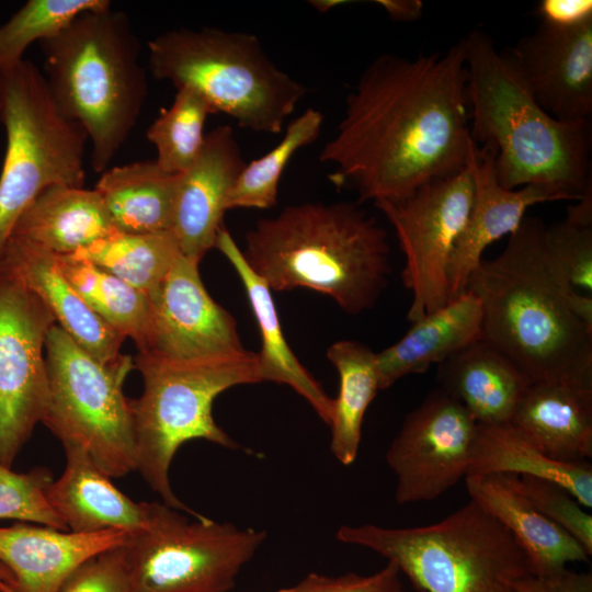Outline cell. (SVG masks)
<instances>
[{
    "mask_svg": "<svg viewBox=\"0 0 592 592\" xmlns=\"http://www.w3.org/2000/svg\"><path fill=\"white\" fill-rule=\"evenodd\" d=\"M474 145L460 39L444 53L377 56L319 159L332 168L330 182L356 191L358 202H398L463 171Z\"/></svg>",
    "mask_w": 592,
    "mask_h": 592,
    "instance_id": "1",
    "label": "cell"
},
{
    "mask_svg": "<svg viewBox=\"0 0 592 592\" xmlns=\"http://www.w3.org/2000/svg\"><path fill=\"white\" fill-rule=\"evenodd\" d=\"M546 225L525 217L503 251L482 261L466 291L480 301L481 340L531 379L592 386V331L573 315L576 289L551 254Z\"/></svg>",
    "mask_w": 592,
    "mask_h": 592,
    "instance_id": "2",
    "label": "cell"
},
{
    "mask_svg": "<svg viewBox=\"0 0 592 592\" xmlns=\"http://www.w3.org/2000/svg\"><path fill=\"white\" fill-rule=\"evenodd\" d=\"M462 42L470 136L493 150L500 185H535L561 201H579L592 184L590 119L565 122L548 114L488 33L473 30Z\"/></svg>",
    "mask_w": 592,
    "mask_h": 592,
    "instance_id": "3",
    "label": "cell"
},
{
    "mask_svg": "<svg viewBox=\"0 0 592 592\" xmlns=\"http://www.w3.org/2000/svg\"><path fill=\"white\" fill-rule=\"evenodd\" d=\"M244 240L247 264L271 291L309 288L350 315L375 306L391 271L387 232L357 203L288 205Z\"/></svg>",
    "mask_w": 592,
    "mask_h": 592,
    "instance_id": "4",
    "label": "cell"
},
{
    "mask_svg": "<svg viewBox=\"0 0 592 592\" xmlns=\"http://www.w3.org/2000/svg\"><path fill=\"white\" fill-rule=\"evenodd\" d=\"M39 45L50 95L84 128L91 167L102 173L136 125L148 93L130 20L112 7L89 10Z\"/></svg>",
    "mask_w": 592,
    "mask_h": 592,
    "instance_id": "5",
    "label": "cell"
},
{
    "mask_svg": "<svg viewBox=\"0 0 592 592\" xmlns=\"http://www.w3.org/2000/svg\"><path fill=\"white\" fill-rule=\"evenodd\" d=\"M134 367L143 378L140 396L129 400L136 470L163 503L201 519L204 515L184 504L172 489V460L192 440L240 448L216 423L213 403L234 386L262 383L257 353L198 361H167L137 353Z\"/></svg>",
    "mask_w": 592,
    "mask_h": 592,
    "instance_id": "6",
    "label": "cell"
},
{
    "mask_svg": "<svg viewBox=\"0 0 592 592\" xmlns=\"http://www.w3.org/2000/svg\"><path fill=\"white\" fill-rule=\"evenodd\" d=\"M148 65L156 79L194 89L215 113L257 133L280 134L307 93L247 32L169 30L149 41Z\"/></svg>",
    "mask_w": 592,
    "mask_h": 592,
    "instance_id": "7",
    "label": "cell"
},
{
    "mask_svg": "<svg viewBox=\"0 0 592 592\" xmlns=\"http://www.w3.org/2000/svg\"><path fill=\"white\" fill-rule=\"evenodd\" d=\"M335 537L386 558L422 592H517L533 574L511 534L471 500L433 524L342 525Z\"/></svg>",
    "mask_w": 592,
    "mask_h": 592,
    "instance_id": "8",
    "label": "cell"
},
{
    "mask_svg": "<svg viewBox=\"0 0 592 592\" xmlns=\"http://www.w3.org/2000/svg\"><path fill=\"white\" fill-rule=\"evenodd\" d=\"M0 252L25 207L54 185L82 187L84 128L56 105L43 72L25 59L0 70Z\"/></svg>",
    "mask_w": 592,
    "mask_h": 592,
    "instance_id": "9",
    "label": "cell"
},
{
    "mask_svg": "<svg viewBox=\"0 0 592 592\" xmlns=\"http://www.w3.org/2000/svg\"><path fill=\"white\" fill-rule=\"evenodd\" d=\"M45 361V426L61 444L83 447L112 478L136 470L132 412L123 392L134 360L122 354L102 363L55 323L46 338Z\"/></svg>",
    "mask_w": 592,
    "mask_h": 592,
    "instance_id": "10",
    "label": "cell"
},
{
    "mask_svg": "<svg viewBox=\"0 0 592 592\" xmlns=\"http://www.w3.org/2000/svg\"><path fill=\"white\" fill-rule=\"evenodd\" d=\"M145 509V526L124 545L130 592H231L266 538L207 516L192 521L163 502Z\"/></svg>",
    "mask_w": 592,
    "mask_h": 592,
    "instance_id": "11",
    "label": "cell"
},
{
    "mask_svg": "<svg viewBox=\"0 0 592 592\" xmlns=\"http://www.w3.org/2000/svg\"><path fill=\"white\" fill-rule=\"evenodd\" d=\"M471 200L469 162L463 171L426 183L405 200L374 203L394 227L405 254L401 278L412 293L407 312L411 323L451 301L447 267Z\"/></svg>",
    "mask_w": 592,
    "mask_h": 592,
    "instance_id": "12",
    "label": "cell"
},
{
    "mask_svg": "<svg viewBox=\"0 0 592 592\" xmlns=\"http://www.w3.org/2000/svg\"><path fill=\"white\" fill-rule=\"evenodd\" d=\"M55 323L32 291L0 273V462L8 467L47 407L45 342Z\"/></svg>",
    "mask_w": 592,
    "mask_h": 592,
    "instance_id": "13",
    "label": "cell"
},
{
    "mask_svg": "<svg viewBox=\"0 0 592 592\" xmlns=\"http://www.w3.org/2000/svg\"><path fill=\"white\" fill-rule=\"evenodd\" d=\"M477 422L442 389L408 413L386 462L396 476L399 504L432 501L468 475Z\"/></svg>",
    "mask_w": 592,
    "mask_h": 592,
    "instance_id": "14",
    "label": "cell"
},
{
    "mask_svg": "<svg viewBox=\"0 0 592 592\" xmlns=\"http://www.w3.org/2000/svg\"><path fill=\"white\" fill-rule=\"evenodd\" d=\"M148 299V328L138 353L167 361H198L248 351L235 318L206 291L198 263L183 254Z\"/></svg>",
    "mask_w": 592,
    "mask_h": 592,
    "instance_id": "15",
    "label": "cell"
},
{
    "mask_svg": "<svg viewBox=\"0 0 592 592\" xmlns=\"http://www.w3.org/2000/svg\"><path fill=\"white\" fill-rule=\"evenodd\" d=\"M536 102L553 117L592 113V19L572 27L542 22L508 52Z\"/></svg>",
    "mask_w": 592,
    "mask_h": 592,
    "instance_id": "16",
    "label": "cell"
},
{
    "mask_svg": "<svg viewBox=\"0 0 592 592\" xmlns=\"http://www.w3.org/2000/svg\"><path fill=\"white\" fill-rule=\"evenodd\" d=\"M244 164L234 129L219 125L205 134L196 159L178 175L170 231L185 258L200 264L215 248L230 191Z\"/></svg>",
    "mask_w": 592,
    "mask_h": 592,
    "instance_id": "17",
    "label": "cell"
},
{
    "mask_svg": "<svg viewBox=\"0 0 592 592\" xmlns=\"http://www.w3.org/2000/svg\"><path fill=\"white\" fill-rule=\"evenodd\" d=\"M494 152L474 145L470 159L473 200L463 231L447 267L451 300L466 292L471 273L482 262V253L492 242L513 234L533 205L561 201L547 190L526 185L515 190L502 187L494 171Z\"/></svg>",
    "mask_w": 592,
    "mask_h": 592,
    "instance_id": "18",
    "label": "cell"
},
{
    "mask_svg": "<svg viewBox=\"0 0 592 592\" xmlns=\"http://www.w3.org/2000/svg\"><path fill=\"white\" fill-rule=\"evenodd\" d=\"M0 273L18 278L49 310L58 326L102 363L121 357L125 338L98 317L60 272L56 254L10 237L0 252Z\"/></svg>",
    "mask_w": 592,
    "mask_h": 592,
    "instance_id": "19",
    "label": "cell"
},
{
    "mask_svg": "<svg viewBox=\"0 0 592 592\" xmlns=\"http://www.w3.org/2000/svg\"><path fill=\"white\" fill-rule=\"evenodd\" d=\"M128 533H76L16 522L0 526V562L13 574L15 592H59L89 558L126 543Z\"/></svg>",
    "mask_w": 592,
    "mask_h": 592,
    "instance_id": "20",
    "label": "cell"
},
{
    "mask_svg": "<svg viewBox=\"0 0 592 592\" xmlns=\"http://www.w3.org/2000/svg\"><path fill=\"white\" fill-rule=\"evenodd\" d=\"M470 500L494 517L526 555L534 576L560 571L590 556L569 533L544 516L523 493L519 476L467 475Z\"/></svg>",
    "mask_w": 592,
    "mask_h": 592,
    "instance_id": "21",
    "label": "cell"
},
{
    "mask_svg": "<svg viewBox=\"0 0 592 592\" xmlns=\"http://www.w3.org/2000/svg\"><path fill=\"white\" fill-rule=\"evenodd\" d=\"M66 465L53 480L47 498L68 531L95 533L119 530L128 535L146 523L145 502H135L114 486L111 478L81 446L62 444Z\"/></svg>",
    "mask_w": 592,
    "mask_h": 592,
    "instance_id": "22",
    "label": "cell"
},
{
    "mask_svg": "<svg viewBox=\"0 0 592 592\" xmlns=\"http://www.w3.org/2000/svg\"><path fill=\"white\" fill-rule=\"evenodd\" d=\"M510 422L556 460H588L592 457V386L532 383Z\"/></svg>",
    "mask_w": 592,
    "mask_h": 592,
    "instance_id": "23",
    "label": "cell"
},
{
    "mask_svg": "<svg viewBox=\"0 0 592 592\" xmlns=\"http://www.w3.org/2000/svg\"><path fill=\"white\" fill-rule=\"evenodd\" d=\"M440 389L481 424L510 422L532 384L508 356L479 340L437 364Z\"/></svg>",
    "mask_w": 592,
    "mask_h": 592,
    "instance_id": "24",
    "label": "cell"
},
{
    "mask_svg": "<svg viewBox=\"0 0 592 592\" xmlns=\"http://www.w3.org/2000/svg\"><path fill=\"white\" fill-rule=\"evenodd\" d=\"M479 299L466 291L440 309L412 322L395 344L376 353L379 389L398 379L420 374L481 340Z\"/></svg>",
    "mask_w": 592,
    "mask_h": 592,
    "instance_id": "25",
    "label": "cell"
},
{
    "mask_svg": "<svg viewBox=\"0 0 592 592\" xmlns=\"http://www.w3.org/2000/svg\"><path fill=\"white\" fill-rule=\"evenodd\" d=\"M115 231L95 189L54 185L42 191L25 207L10 237L56 255H72Z\"/></svg>",
    "mask_w": 592,
    "mask_h": 592,
    "instance_id": "26",
    "label": "cell"
},
{
    "mask_svg": "<svg viewBox=\"0 0 592 592\" xmlns=\"http://www.w3.org/2000/svg\"><path fill=\"white\" fill-rule=\"evenodd\" d=\"M215 248L236 270L255 317L261 334V350L257 353V361L262 383L273 382L289 386L329 425L333 399L304 367L287 344L271 288L247 264L241 249L225 227L218 235Z\"/></svg>",
    "mask_w": 592,
    "mask_h": 592,
    "instance_id": "27",
    "label": "cell"
},
{
    "mask_svg": "<svg viewBox=\"0 0 592 592\" xmlns=\"http://www.w3.org/2000/svg\"><path fill=\"white\" fill-rule=\"evenodd\" d=\"M491 474L549 480L565 488L585 509L592 508L590 462L554 459L511 422L477 423L468 475Z\"/></svg>",
    "mask_w": 592,
    "mask_h": 592,
    "instance_id": "28",
    "label": "cell"
},
{
    "mask_svg": "<svg viewBox=\"0 0 592 592\" xmlns=\"http://www.w3.org/2000/svg\"><path fill=\"white\" fill-rule=\"evenodd\" d=\"M179 174L164 172L152 160L107 168L95 190L118 232L170 231Z\"/></svg>",
    "mask_w": 592,
    "mask_h": 592,
    "instance_id": "29",
    "label": "cell"
},
{
    "mask_svg": "<svg viewBox=\"0 0 592 592\" xmlns=\"http://www.w3.org/2000/svg\"><path fill=\"white\" fill-rule=\"evenodd\" d=\"M327 357L339 375L329 423L330 451L340 464L350 466L358 454L365 412L380 390L376 353L358 341L340 340L329 346Z\"/></svg>",
    "mask_w": 592,
    "mask_h": 592,
    "instance_id": "30",
    "label": "cell"
},
{
    "mask_svg": "<svg viewBox=\"0 0 592 592\" xmlns=\"http://www.w3.org/2000/svg\"><path fill=\"white\" fill-rule=\"evenodd\" d=\"M57 264L87 306L137 350L144 344L148 321V296L125 281L72 255H56Z\"/></svg>",
    "mask_w": 592,
    "mask_h": 592,
    "instance_id": "31",
    "label": "cell"
},
{
    "mask_svg": "<svg viewBox=\"0 0 592 592\" xmlns=\"http://www.w3.org/2000/svg\"><path fill=\"white\" fill-rule=\"evenodd\" d=\"M180 254L171 231H115L77 251L72 257L95 264L148 296L161 283Z\"/></svg>",
    "mask_w": 592,
    "mask_h": 592,
    "instance_id": "32",
    "label": "cell"
},
{
    "mask_svg": "<svg viewBox=\"0 0 592 592\" xmlns=\"http://www.w3.org/2000/svg\"><path fill=\"white\" fill-rule=\"evenodd\" d=\"M323 121L322 113L312 107L294 118L274 148L244 164L230 191L227 210L267 209L275 206L278 183L285 167L299 149L319 137Z\"/></svg>",
    "mask_w": 592,
    "mask_h": 592,
    "instance_id": "33",
    "label": "cell"
},
{
    "mask_svg": "<svg viewBox=\"0 0 592 592\" xmlns=\"http://www.w3.org/2000/svg\"><path fill=\"white\" fill-rule=\"evenodd\" d=\"M214 113L194 89H177L171 105L160 112L146 133L157 151L155 160L164 172L180 174L193 163L205 139V122Z\"/></svg>",
    "mask_w": 592,
    "mask_h": 592,
    "instance_id": "34",
    "label": "cell"
},
{
    "mask_svg": "<svg viewBox=\"0 0 592 592\" xmlns=\"http://www.w3.org/2000/svg\"><path fill=\"white\" fill-rule=\"evenodd\" d=\"M111 7L109 0H29L0 24V70L23 58L26 48L52 37L82 12Z\"/></svg>",
    "mask_w": 592,
    "mask_h": 592,
    "instance_id": "35",
    "label": "cell"
},
{
    "mask_svg": "<svg viewBox=\"0 0 592 592\" xmlns=\"http://www.w3.org/2000/svg\"><path fill=\"white\" fill-rule=\"evenodd\" d=\"M53 480L47 467L37 466L26 473H18L0 462V520L68 531L47 498Z\"/></svg>",
    "mask_w": 592,
    "mask_h": 592,
    "instance_id": "36",
    "label": "cell"
},
{
    "mask_svg": "<svg viewBox=\"0 0 592 592\" xmlns=\"http://www.w3.org/2000/svg\"><path fill=\"white\" fill-rule=\"evenodd\" d=\"M520 487L533 505L592 554V515L565 488L546 479L521 476Z\"/></svg>",
    "mask_w": 592,
    "mask_h": 592,
    "instance_id": "37",
    "label": "cell"
},
{
    "mask_svg": "<svg viewBox=\"0 0 592 592\" xmlns=\"http://www.w3.org/2000/svg\"><path fill=\"white\" fill-rule=\"evenodd\" d=\"M547 246L569 283L592 295V225L565 218L546 226Z\"/></svg>",
    "mask_w": 592,
    "mask_h": 592,
    "instance_id": "38",
    "label": "cell"
},
{
    "mask_svg": "<svg viewBox=\"0 0 592 592\" xmlns=\"http://www.w3.org/2000/svg\"><path fill=\"white\" fill-rule=\"evenodd\" d=\"M124 545L86 560L66 579L59 592H130Z\"/></svg>",
    "mask_w": 592,
    "mask_h": 592,
    "instance_id": "39",
    "label": "cell"
},
{
    "mask_svg": "<svg viewBox=\"0 0 592 592\" xmlns=\"http://www.w3.org/2000/svg\"><path fill=\"white\" fill-rule=\"evenodd\" d=\"M278 592H403L398 568L387 562L380 570L363 576L345 573L326 576L311 572L295 585Z\"/></svg>",
    "mask_w": 592,
    "mask_h": 592,
    "instance_id": "40",
    "label": "cell"
},
{
    "mask_svg": "<svg viewBox=\"0 0 592 592\" xmlns=\"http://www.w3.org/2000/svg\"><path fill=\"white\" fill-rule=\"evenodd\" d=\"M517 592H592L591 572L567 568L548 576L531 574L515 583Z\"/></svg>",
    "mask_w": 592,
    "mask_h": 592,
    "instance_id": "41",
    "label": "cell"
},
{
    "mask_svg": "<svg viewBox=\"0 0 592 592\" xmlns=\"http://www.w3.org/2000/svg\"><path fill=\"white\" fill-rule=\"evenodd\" d=\"M537 13L542 22L558 26L572 27L592 19L591 0H543Z\"/></svg>",
    "mask_w": 592,
    "mask_h": 592,
    "instance_id": "42",
    "label": "cell"
},
{
    "mask_svg": "<svg viewBox=\"0 0 592 592\" xmlns=\"http://www.w3.org/2000/svg\"><path fill=\"white\" fill-rule=\"evenodd\" d=\"M375 2L396 22H414L423 13L421 0H377Z\"/></svg>",
    "mask_w": 592,
    "mask_h": 592,
    "instance_id": "43",
    "label": "cell"
},
{
    "mask_svg": "<svg viewBox=\"0 0 592 592\" xmlns=\"http://www.w3.org/2000/svg\"><path fill=\"white\" fill-rule=\"evenodd\" d=\"M569 305L573 315L592 331V295L580 294L574 289L570 295Z\"/></svg>",
    "mask_w": 592,
    "mask_h": 592,
    "instance_id": "44",
    "label": "cell"
},
{
    "mask_svg": "<svg viewBox=\"0 0 592 592\" xmlns=\"http://www.w3.org/2000/svg\"><path fill=\"white\" fill-rule=\"evenodd\" d=\"M0 590L2 592H15L14 577L2 562H0Z\"/></svg>",
    "mask_w": 592,
    "mask_h": 592,
    "instance_id": "45",
    "label": "cell"
},
{
    "mask_svg": "<svg viewBox=\"0 0 592 592\" xmlns=\"http://www.w3.org/2000/svg\"><path fill=\"white\" fill-rule=\"evenodd\" d=\"M345 2L348 1H342V0L314 1L312 5L322 12V11H328L332 9L333 7L340 5Z\"/></svg>",
    "mask_w": 592,
    "mask_h": 592,
    "instance_id": "46",
    "label": "cell"
},
{
    "mask_svg": "<svg viewBox=\"0 0 592 592\" xmlns=\"http://www.w3.org/2000/svg\"><path fill=\"white\" fill-rule=\"evenodd\" d=\"M418 592H422V591H418Z\"/></svg>",
    "mask_w": 592,
    "mask_h": 592,
    "instance_id": "47",
    "label": "cell"
},
{
    "mask_svg": "<svg viewBox=\"0 0 592 592\" xmlns=\"http://www.w3.org/2000/svg\"><path fill=\"white\" fill-rule=\"evenodd\" d=\"M0 592H2V591L0 590Z\"/></svg>",
    "mask_w": 592,
    "mask_h": 592,
    "instance_id": "48",
    "label": "cell"
}]
</instances>
